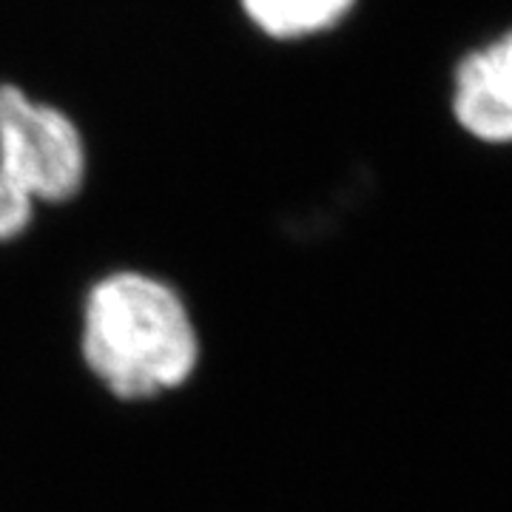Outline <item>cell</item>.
<instances>
[{"label": "cell", "instance_id": "3", "mask_svg": "<svg viewBox=\"0 0 512 512\" xmlns=\"http://www.w3.org/2000/svg\"><path fill=\"white\" fill-rule=\"evenodd\" d=\"M444 109L456 134L478 148H512V20L467 43L447 69Z\"/></svg>", "mask_w": 512, "mask_h": 512}, {"label": "cell", "instance_id": "5", "mask_svg": "<svg viewBox=\"0 0 512 512\" xmlns=\"http://www.w3.org/2000/svg\"><path fill=\"white\" fill-rule=\"evenodd\" d=\"M40 214L43 211L23 194V188L0 168V251L29 237Z\"/></svg>", "mask_w": 512, "mask_h": 512}, {"label": "cell", "instance_id": "2", "mask_svg": "<svg viewBox=\"0 0 512 512\" xmlns=\"http://www.w3.org/2000/svg\"><path fill=\"white\" fill-rule=\"evenodd\" d=\"M0 168L40 211L69 208L92 183V137L57 97L0 77Z\"/></svg>", "mask_w": 512, "mask_h": 512}, {"label": "cell", "instance_id": "1", "mask_svg": "<svg viewBox=\"0 0 512 512\" xmlns=\"http://www.w3.org/2000/svg\"><path fill=\"white\" fill-rule=\"evenodd\" d=\"M77 353L109 399L148 404L197 379L205 342L191 299L171 276L111 265L80 293Z\"/></svg>", "mask_w": 512, "mask_h": 512}, {"label": "cell", "instance_id": "4", "mask_svg": "<svg viewBox=\"0 0 512 512\" xmlns=\"http://www.w3.org/2000/svg\"><path fill=\"white\" fill-rule=\"evenodd\" d=\"M239 23L276 49H302L345 32L365 0H234Z\"/></svg>", "mask_w": 512, "mask_h": 512}]
</instances>
